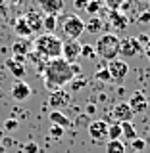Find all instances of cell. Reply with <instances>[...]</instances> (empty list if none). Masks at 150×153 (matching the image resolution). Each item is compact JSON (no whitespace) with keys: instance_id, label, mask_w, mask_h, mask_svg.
Here are the masks:
<instances>
[{"instance_id":"obj_1","label":"cell","mask_w":150,"mask_h":153,"mask_svg":"<svg viewBox=\"0 0 150 153\" xmlns=\"http://www.w3.org/2000/svg\"><path fill=\"white\" fill-rule=\"evenodd\" d=\"M42 76H44V84L50 92L62 90L75 79L73 71H71V63H67L64 57H56V59L48 61V65L42 71Z\"/></svg>"},{"instance_id":"obj_2","label":"cell","mask_w":150,"mask_h":153,"mask_svg":"<svg viewBox=\"0 0 150 153\" xmlns=\"http://www.w3.org/2000/svg\"><path fill=\"white\" fill-rule=\"evenodd\" d=\"M31 50L44 56L46 59H56V57H62V40L54 33H42L33 40Z\"/></svg>"},{"instance_id":"obj_3","label":"cell","mask_w":150,"mask_h":153,"mask_svg":"<svg viewBox=\"0 0 150 153\" xmlns=\"http://www.w3.org/2000/svg\"><path fill=\"white\" fill-rule=\"evenodd\" d=\"M119 38L115 33H106V35L98 36V40H96L94 44V52L98 57H102L106 61H112L115 57L119 56Z\"/></svg>"},{"instance_id":"obj_4","label":"cell","mask_w":150,"mask_h":153,"mask_svg":"<svg viewBox=\"0 0 150 153\" xmlns=\"http://www.w3.org/2000/svg\"><path fill=\"white\" fill-rule=\"evenodd\" d=\"M60 33L66 40H79V36L85 33V21L77 13H67L58 21Z\"/></svg>"},{"instance_id":"obj_5","label":"cell","mask_w":150,"mask_h":153,"mask_svg":"<svg viewBox=\"0 0 150 153\" xmlns=\"http://www.w3.org/2000/svg\"><path fill=\"white\" fill-rule=\"evenodd\" d=\"M108 73L110 76H112V80L114 82H123L125 79H127V75H129V65H127V61H123V59H119V57H115V59L112 61H108Z\"/></svg>"},{"instance_id":"obj_6","label":"cell","mask_w":150,"mask_h":153,"mask_svg":"<svg viewBox=\"0 0 150 153\" xmlns=\"http://www.w3.org/2000/svg\"><path fill=\"white\" fill-rule=\"evenodd\" d=\"M142 52V44L137 40V36H127L119 40V54L123 57H135Z\"/></svg>"},{"instance_id":"obj_7","label":"cell","mask_w":150,"mask_h":153,"mask_svg":"<svg viewBox=\"0 0 150 153\" xmlns=\"http://www.w3.org/2000/svg\"><path fill=\"white\" fill-rule=\"evenodd\" d=\"M48 103H50V107H54V111H62L64 107L71 103V92H67V90H54V92H50V98H48Z\"/></svg>"},{"instance_id":"obj_8","label":"cell","mask_w":150,"mask_h":153,"mask_svg":"<svg viewBox=\"0 0 150 153\" xmlns=\"http://www.w3.org/2000/svg\"><path fill=\"white\" fill-rule=\"evenodd\" d=\"M62 57H64L67 63H75L77 57H81V42L79 40L62 42Z\"/></svg>"},{"instance_id":"obj_9","label":"cell","mask_w":150,"mask_h":153,"mask_svg":"<svg viewBox=\"0 0 150 153\" xmlns=\"http://www.w3.org/2000/svg\"><path fill=\"white\" fill-rule=\"evenodd\" d=\"M87 130H89V136L94 142H106V138H108V123L102 121V119H96V121H90Z\"/></svg>"},{"instance_id":"obj_10","label":"cell","mask_w":150,"mask_h":153,"mask_svg":"<svg viewBox=\"0 0 150 153\" xmlns=\"http://www.w3.org/2000/svg\"><path fill=\"white\" fill-rule=\"evenodd\" d=\"M112 117H114V121H115V123H131V121H133V117H135V113H133V109L129 107V103H127V102H121V103L114 105V109H112Z\"/></svg>"},{"instance_id":"obj_11","label":"cell","mask_w":150,"mask_h":153,"mask_svg":"<svg viewBox=\"0 0 150 153\" xmlns=\"http://www.w3.org/2000/svg\"><path fill=\"white\" fill-rule=\"evenodd\" d=\"M129 107L133 109V113L137 115V113H144L146 111V107H148V98H146V94L141 92V90H137V92H133L131 96V100H129Z\"/></svg>"},{"instance_id":"obj_12","label":"cell","mask_w":150,"mask_h":153,"mask_svg":"<svg viewBox=\"0 0 150 153\" xmlns=\"http://www.w3.org/2000/svg\"><path fill=\"white\" fill-rule=\"evenodd\" d=\"M12 98L16 100V102H25V100H29V96H31V86H29L27 82H23V80H16V82L12 84Z\"/></svg>"},{"instance_id":"obj_13","label":"cell","mask_w":150,"mask_h":153,"mask_svg":"<svg viewBox=\"0 0 150 153\" xmlns=\"http://www.w3.org/2000/svg\"><path fill=\"white\" fill-rule=\"evenodd\" d=\"M4 65H6V69L16 76V80H21L23 76H25V65H23V59H17V57H8L6 61H4Z\"/></svg>"},{"instance_id":"obj_14","label":"cell","mask_w":150,"mask_h":153,"mask_svg":"<svg viewBox=\"0 0 150 153\" xmlns=\"http://www.w3.org/2000/svg\"><path fill=\"white\" fill-rule=\"evenodd\" d=\"M12 52H14V57H17V59H25L27 54L31 52V44H29L25 38H17V40L12 44Z\"/></svg>"},{"instance_id":"obj_15","label":"cell","mask_w":150,"mask_h":153,"mask_svg":"<svg viewBox=\"0 0 150 153\" xmlns=\"http://www.w3.org/2000/svg\"><path fill=\"white\" fill-rule=\"evenodd\" d=\"M38 6L44 13H52V16H56V13L62 12V8H64V0H38Z\"/></svg>"},{"instance_id":"obj_16","label":"cell","mask_w":150,"mask_h":153,"mask_svg":"<svg viewBox=\"0 0 150 153\" xmlns=\"http://www.w3.org/2000/svg\"><path fill=\"white\" fill-rule=\"evenodd\" d=\"M27 57H29V59H31V63H33V67H35V69H37V73H42V71H44V67L48 65V61H50V59H46V57L44 56H41V54H37V52H29V54H27Z\"/></svg>"},{"instance_id":"obj_17","label":"cell","mask_w":150,"mask_h":153,"mask_svg":"<svg viewBox=\"0 0 150 153\" xmlns=\"http://www.w3.org/2000/svg\"><path fill=\"white\" fill-rule=\"evenodd\" d=\"M14 31H16V35L19 38H27L29 35H31V27H29V23L25 21V17H17L16 23H14Z\"/></svg>"},{"instance_id":"obj_18","label":"cell","mask_w":150,"mask_h":153,"mask_svg":"<svg viewBox=\"0 0 150 153\" xmlns=\"http://www.w3.org/2000/svg\"><path fill=\"white\" fill-rule=\"evenodd\" d=\"M23 17H25V21L29 23L31 31H41L42 29V16L38 12H27Z\"/></svg>"},{"instance_id":"obj_19","label":"cell","mask_w":150,"mask_h":153,"mask_svg":"<svg viewBox=\"0 0 150 153\" xmlns=\"http://www.w3.org/2000/svg\"><path fill=\"white\" fill-rule=\"evenodd\" d=\"M48 119H50V123L56 124V126H62V128L71 126V121H69V119H67L62 111H52L50 115H48Z\"/></svg>"},{"instance_id":"obj_20","label":"cell","mask_w":150,"mask_h":153,"mask_svg":"<svg viewBox=\"0 0 150 153\" xmlns=\"http://www.w3.org/2000/svg\"><path fill=\"white\" fill-rule=\"evenodd\" d=\"M56 27H58V16L44 13L42 16V29H44V33H54Z\"/></svg>"},{"instance_id":"obj_21","label":"cell","mask_w":150,"mask_h":153,"mask_svg":"<svg viewBox=\"0 0 150 153\" xmlns=\"http://www.w3.org/2000/svg\"><path fill=\"white\" fill-rule=\"evenodd\" d=\"M121 124V138H127L129 142H133L137 138V128L133 123H119Z\"/></svg>"},{"instance_id":"obj_22","label":"cell","mask_w":150,"mask_h":153,"mask_svg":"<svg viewBox=\"0 0 150 153\" xmlns=\"http://www.w3.org/2000/svg\"><path fill=\"white\" fill-rule=\"evenodd\" d=\"M102 27H104L102 19L96 17V16H93L89 21L85 23V31H87V33H98V31H102Z\"/></svg>"},{"instance_id":"obj_23","label":"cell","mask_w":150,"mask_h":153,"mask_svg":"<svg viewBox=\"0 0 150 153\" xmlns=\"http://www.w3.org/2000/svg\"><path fill=\"white\" fill-rule=\"evenodd\" d=\"M106 153H125V143L121 140H108L106 142Z\"/></svg>"},{"instance_id":"obj_24","label":"cell","mask_w":150,"mask_h":153,"mask_svg":"<svg viewBox=\"0 0 150 153\" xmlns=\"http://www.w3.org/2000/svg\"><path fill=\"white\" fill-rule=\"evenodd\" d=\"M108 140H121V124L119 123L108 124Z\"/></svg>"},{"instance_id":"obj_25","label":"cell","mask_w":150,"mask_h":153,"mask_svg":"<svg viewBox=\"0 0 150 153\" xmlns=\"http://www.w3.org/2000/svg\"><path fill=\"white\" fill-rule=\"evenodd\" d=\"M81 57H85V59H93V57H96L94 46H90V44H81Z\"/></svg>"},{"instance_id":"obj_26","label":"cell","mask_w":150,"mask_h":153,"mask_svg":"<svg viewBox=\"0 0 150 153\" xmlns=\"http://www.w3.org/2000/svg\"><path fill=\"white\" fill-rule=\"evenodd\" d=\"M64 130H66V128L56 126V124H50V130H48V132H50V136L54 138V140H60V138L64 136Z\"/></svg>"},{"instance_id":"obj_27","label":"cell","mask_w":150,"mask_h":153,"mask_svg":"<svg viewBox=\"0 0 150 153\" xmlns=\"http://www.w3.org/2000/svg\"><path fill=\"white\" fill-rule=\"evenodd\" d=\"M96 79L98 80H102V82H110V80H112V76H110V73H108V69H98L96 71Z\"/></svg>"},{"instance_id":"obj_28","label":"cell","mask_w":150,"mask_h":153,"mask_svg":"<svg viewBox=\"0 0 150 153\" xmlns=\"http://www.w3.org/2000/svg\"><path fill=\"white\" fill-rule=\"evenodd\" d=\"M112 21H114V25L118 27V29H123L125 25H127V19L121 17L119 13H114V16H112Z\"/></svg>"},{"instance_id":"obj_29","label":"cell","mask_w":150,"mask_h":153,"mask_svg":"<svg viewBox=\"0 0 150 153\" xmlns=\"http://www.w3.org/2000/svg\"><path fill=\"white\" fill-rule=\"evenodd\" d=\"M98 10H100V2H98V0H89V4H87V12H89L90 16H94Z\"/></svg>"},{"instance_id":"obj_30","label":"cell","mask_w":150,"mask_h":153,"mask_svg":"<svg viewBox=\"0 0 150 153\" xmlns=\"http://www.w3.org/2000/svg\"><path fill=\"white\" fill-rule=\"evenodd\" d=\"M69 84H71V92H77L79 88H83V86L87 84V80H85V79H77V76H75V79L71 80Z\"/></svg>"},{"instance_id":"obj_31","label":"cell","mask_w":150,"mask_h":153,"mask_svg":"<svg viewBox=\"0 0 150 153\" xmlns=\"http://www.w3.org/2000/svg\"><path fill=\"white\" fill-rule=\"evenodd\" d=\"M131 147H133L135 151H142L144 147H146V142H144L142 138H135V140L131 142Z\"/></svg>"},{"instance_id":"obj_32","label":"cell","mask_w":150,"mask_h":153,"mask_svg":"<svg viewBox=\"0 0 150 153\" xmlns=\"http://www.w3.org/2000/svg\"><path fill=\"white\" fill-rule=\"evenodd\" d=\"M19 126V123L16 121V119H8L6 123H4V128H6L8 132H12V130H16V128Z\"/></svg>"},{"instance_id":"obj_33","label":"cell","mask_w":150,"mask_h":153,"mask_svg":"<svg viewBox=\"0 0 150 153\" xmlns=\"http://www.w3.org/2000/svg\"><path fill=\"white\" fill-rule=\"evenodd\" d=\"M87 4H89V0H73V8L77 10V12L87 10Z\"/></svg>"},{"instance_id":"obj_34","label":"cell","mask_w":150,"mask_h":153,"mask_svg":"<svg viewBox=\"0 0 150 153\" xmlns=\"http://www.w3.org/2000/svg\"><path fill=\"white\" fill-rule=\"evenodd\" d=\"M23 151H25V153H38V146L35 142H29L27 146L23 147Z\"/></svg>"},{"instance_id":"obj_35","label":"cell","mask_w":150,"mask_h":153,"mask_svg":"<svg viewBox=\"0 0 150 153\" xmlns=\"http://www.w3.org/2000/svg\"><path fill=\"white\" fill-rule=\"evenodd\" d=\"M137 40L141 42V44H142V48H144V44L148 42V36H146V35H141V36H137Z\"/></svg>"},{"instance_id":"obj_36","label":"cell","mask_w":150,"mask_h":153,"mask_svg":"<svg viewBox=\"0 0 150 153\" xmlns=\"http://www.w3.org/2000/svg\"><path fill=\"white\" fill-rule=\"evenodd\" d=\"M142 52H144V54H146V57H148V59H150V40L146 42V44H144V48H142Z\"/></svg>"},{"instance_id":"obj_37","label":"cell","mask_w":150,"mask_h":153,"mask_svg":"<svg viewBox=\"0 0 150 153\" xmlns=\"http://www.w3.org/2000/svg\"><path fill=\"white\" fill-rule=\"evenodd\" d=\"M141 21H142V23H148V21H150V12L142 13V16H141Z\"/></svg>"}]
</instances>
